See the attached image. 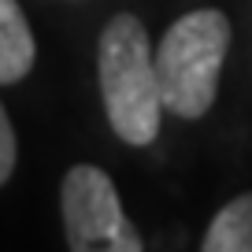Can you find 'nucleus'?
Returning <instances> with one entry per match:
<instances>
[{
    "mask_svg": "<svg viewBox=\"0 0 252 252\" xmlns=\"http://www.w3.org/2000/svg\"><path fill=\"white\" fill-rule=\"evenodd\" d=\"M15 171V130H11V119L0 104V186L11 178Z\"/></svg>",
    "mask_w": 252,
    "mask_h": 252,
    "instance_id": "nucleus-6",
    "label": "nucleus"
},
{
    "mask_svg": "<svg viewBox=\"0 0 252 252\" xmlns=\"http://www.w3.org/2000/svg\"><path fill=\"white\" fill-rule=\"evenodd\" d=\"M63 230L74 252H141L145 241L123 215L115 182L93 163L63 174Z\"/></svg>",
    "mask_w": 252,
    "mask_h": 252,
    "instance_id": "nucleus-3",
    "label": "nucleus"
},
{
    "mask_svg": "<svg viewBox=\"0 0 252 252\" xmlns=\"http://www.w3.org/2000/svg\"><path fill=\"white\" fill-rule=\"evenodd\" d=\"M100 93L111 130L126 145H152L159 134L163 96L156 78V56L149 45V30L137 15L119 11L100 30L96 48Z\"/></svg>",
    "mask_w": 252,
    "mask_h": 252,
    "instance_id": "nucleus-1",
    "label": "nucleus"
},
{
    "mask_svg": "<svg viewBox=\"0 0 252 252\" xmlns=\"http://www.w3.org/2000/svg\"><path fill=\"white\" fill-rule=\"evenodd\" d=\"M200 249L204 252H252V193L234 197L215 215Z\"/></svg>",
    "mask_w": 252,
    "mask_h": 252,
    "instance_id": "nucleus-5",
    "label": "nucleus"
},
{
    "mask_svg": "<svg viewBox=\"0 0 252 252\" xmlns=\"http://www.w3.org/2000/svg\"><path fill=\"white\" fill-rule=\"evenodd\" d=\"M37 60L33 30L15 0H0V86H15Z\"/></svg>",
    "mask_w": 252,
    "mask_h": 252,
    "instance_id": "nucleus-4",
    "label": "nucleus"
},
{
    "mask_svg": "<svg viewBox=\"0 0 252 252\" xmlns=\"http://www.w3.org/2000/svg\"><path fill=\"white\" fill-rule=\"evenodd\" d=\"M230 48V19L200 8L174 19L156 52V78L163 108L178 119H200L215 104L219 71Z\"/></svg>",
    "mask_w": 252,
    "mask_h": 252,
    "instance_id": "nucleus-2",
    "label": "nucleus"
}]
</instances>
